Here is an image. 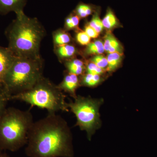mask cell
<instances>
[{"mask_svg": "<svg viewBox=\"0 0 157 157\" xmlns=\"http://www.w3.org/2000/svg\"><path fill=\"white\" fill-rule=\"evenodd\" d=\"M29 157H71L72 136L66 121L56 113L34 122L25 149Z\"/></svg>", "mask_w": 157, "mask_h": 157, "instance_id": "1", "label": "cell"}, {"mask_svg": "<svg viewBox=\"0 0 157 157\" xmlns=\"http://www.w3.org/2000/svg\"><path fill=\"white\" fill-rule=\"evenodd\" d=\"M16 18L6 31L9 48L16 56H40V45L45 30L36 18L29 17L24 11L15 13Z\"/></svg>", "mask_w": 157, "mask_h": 157, "instance_id": "2", "label": "cell"}, {"mask_svg": "<svg viewBox=\"0 0 157 157\" xmlns=\"http://www.w3.org/2000/svg\"><path fill=\"white\" fill-rule=\"evenodd\" d=\"M33 123L29 110L6 108L0 117V151H16L26 145Z\"/></svg>", "mask_w": 157, "mask_h": 157, "instance_id": "3", "label": "cell"}, {"mask_svg": "<svg viewBox=\"0 0 157 157\" xmlns=\"http://www.w3.org/2000/svg\"><path fill=\"white\" fill-rule=\"evenodd\" d=\"M44 63L41 56L16 57L3 79L2 87L9 98L30 89L43 77Z\"/></svg>", "mask_w": 157, "mask_h": 157, "instance_id": "4", "label": "cell"}, {"mask_svg": "<svg viewBox=\"0 0 157 157\" xmlns=\"http://www.w3.org/2000/svg\"><path fill=\"white\" fill-rule=\"evenodd\" d=\"M66 98L57 86L43 76L30 89L11 96L9 101H23L32 106L47 109L49 113H56L59 111H69Z\"/></svg>", "mask_w": 157, "mask_h": 157, "instance_id": "5", "label": "cell"}, {"mask_svg": "<svg viewBox=\"0 0 157 157\" xmlns=\"http://www.w3.org/2000/svg\"><path fill=\"white\" fill-rule=\"evenodd\" d=\"M103 101L77 96L73 102L68 103L69 109L76 118V125L86 131L89 140L101 126L99 108Z\"/></svg>", "mask_w": 157, "mask_h": 157, "instance_id": "6", "label": "cell"}, {"mask_svg": "<svg viewBox=\"0 0 157 157\" xmlns=\"http://www.w3.org/2000/svg\"><path fill=\"white\" fill-rule=\"evenodd\" d=\"M80 85V80L78 76L68 73L65 75L63 81L57 86L59 89L63 92L68 93L74 99L77 97L76 90Z\"/></svg>", "mask_w": 157, "mask_h": 157, "instance_id": "7", "label": "cell"}, {"mask_svg": "<svg viewBox=\"0 0 157 157\" xmlns=\"http://www.w3.org/2000/svg\"><path fill=\"white\" fill-rule=\"evenodd\" d=\"M16 57L8 47L0 46V82L2 84L6 73L11 67Z\"/></svg>", "mask_w": 157, "mask_h": 157, "instance_id": "8", "label": "cell"}, {"mask_svg": "<svg viewBox=\"0 0 157 157\" xmlns=\"http://www.w3.org/2000/svg\"><path fill=\"white\" fill-rule=\"evenodd\" d=\"M26 2L27 0H0V13L7 14L23 11Z\"/></svg>", "mask_w": 157, "mask_h": 157, "instance_id": "9", "label": "cell"}, {"mask_svg": "<svg viewBox=\"0 0 157 157\" xmlns=\"http://www.w3.org/2000/svg\"><path fill=\"white\" fill-rule=\"evenodd\" d=\"M104 45V50L108 53L117 52L123 55L122 46L110 32H107L105 35Z\"/></svg>", "mask_w": 157, "mask_h": 157, "instance_id": "10", "label": "cell"}, {"mask_svg": "<svg viewBox=\"0 0 157 157\" xmlns=\"http://www.w3.org/2000/svg\"><path fill=\"white\" fill-rule=\"evenodd\" d=\"M66 67L69 73L78 76L83 75L86 70V66L84 63L81 60L78 59L67 62Z\"/></svg>", "mask_w": 157, "mask_h": 157, "instance_id": "11", "label": "cell"}, {"mask_svg": "<svg viewBox=\"0 0 157 157\" xmlns=\"http://www.w3.org/2000/svg\"><path fill=\"white\" fill-rule=\"evenodd\" d=\"M122 56L123 55L117 52L108 53L107 57L108 61L107 71L109 72H113L116 70L121 63Z\"/></svg>", "mask_w": 157, "mask_h": 157, "instance_id": "12", "label": "cell"}, {"mask_svg": "<svg viewBox=\"0 0 157 157\" xmlns=\"http://www.w3.org/2000/svg\"><path fill=\"white\" fill-rule=\"evenodd\" d=\"M101 76L87 73L83 74L80 80V84L87 87H94L101 82L102 78Z\"/></svg>", "mask_w": 157, "mask_h": 157, "instance_id": "13", "label": "cell"}, {"mask_svg": "<svg viewBox=\"0 0 157 157\" xmlns=\"http://www.w3.org/2000/svg\"><path fill=\"white\" fill-rule=\"evenodd\" d=\"M56 47V53L59 57L60 58L65 59L71 57L76 52V48L75 46L68 44Z\"/></svg>", "mask_w": 157, "mask_h": 157, "instance_id": "14", "label": "cell"}, {"mask_svg": "<svg viewBox=\"0 0 157 157\" xmlns=\"http://www.w3.org/2000/svg\"><path fill=\"white\" fill-rule=\"evenodd\" d=\"M104 43L101 40L90 42L86 46L85 52L86 55H101L104 52Z\"/></svg>", "mask_w": 157, "mask_h": 157, "instance_id": "15", "label": "cell"}, {"mask_svg": "<svg viewBox=\"0 0 157 157\" xmlns=\"http://www.w3.org/2000/svg\"><path fill=\"white\" fill-rule=\"evenodd\" d=\"M102 23L104 28L108 29L113 28L117 24V18L114 12L110 8L107 9L106 15L102 20Z\"/></svg>", "mask_w": 157, "mask_h": 157, "instance_id": "16", "label": "cell"}, {"mask_svg": "<svg viewBox=\"0 0 157 157\" xmlns=\"http://www.w3.org/2000/svg\"><path fill=\"white\" fill-rule=\"evenodd\" d=\"M53 40L56 46L69 44L71 41L70 35L64 31H56L53 35Z\"/></svg>", "mask_w": 157, "mask_h": 157, "instance_id": "17", "label": "cell"}, {"mask_svg": "<svg viewBox=\"0 0 157 157\" xmlns=\"http://www.w3.org/2000/svg\"><path fill=\"white\" fill-rule=\"evenodd\" d=\"M94 8L91 5L80 3L76 7L75 13L79 17L85 18L92 14Z\"/></svg>", "mask_w": 157, "mask_h": 157, "instance_id": "18", "label": "cell"}, {"mask_svg": "<svg viewBox=\"0 0 157 157\" xmlns=\"http://www.w3.org/2000/svg\"><path fill=\"white\" fill-rule=\"evenodd\" d=\"M88 25L99 34L103 31L104 27L100 17L99 10L96 11Z\"/></svg>", "mask_w": 157, "mask_h": 157, "instance_id": "19", "label": "cell"}, {"mask_svg": "<svg viewBox=\"0 0 157 157\" xmlns=\"http://www.w3.org/2000/svg\"><path fill=\"white\" fill-rule=\"evenodd\" d=\"M90 62L95 64L97 66L103 70H107L108 67V61L107 58L101 55H97L91 59Z\"/></svg>", "mask_w": 157, "mask_h": 157, "instance_id": "20", "label": "cell"}, {"mask_svg": "<svg viewBox=\"0 0 157 157\" xmlns=\"http://www.w3.org/2000/svg\"><path fill=\"white\" fill-rule=\"evenodd\" d=\"M80 17L76 14H71L67 17L65 21L66 28L71 29L76 28L78 27Z\"/></svg>", "mask_w": 157, "mask_h": 157, "instance_id": "21", "label": "cell"}, {"mask_svg": "<svg viewBox=\"0 0 157 157\" xmlns=\"http://www.w3.org/2000/svg\"><path fill=\"white\" fill-rule=\"evenodd\" d=\"M86 73L94 75H101L104 72V70L99 67L95 64L91 62H90L86 66Z\"/></svg>", "mask_w": 157, "mask_h": 157, "instance_id": "22", "label": "cell"}, {"mask_svg": "<svg viewBox=\"0 0 157 157\" xmlns=\"http://www.w3.org/2000/svg\"><path fill=\"white\" fill-rule=\"evenodd\" d=\"M9 101V97L3 90L2 86L0 88V117L5 111L7 102Z\"/></svg>", "mask_w": 157, "mask_h": 157, "instance_id": "23", "label": "cell"}, {"mask_svg": "<svg viewBox=\"0 0 157 157\" xmlns=\"http://www.w3.org/2000/svg\"><path fill=\"white\" fill-rule=\"evenodd\" d=\"M76 40L82 45H87L90 42L91 38L84 31L79 32L76 35Z\"/></svg>", "mask_w": 157, "mask_h": 157, "instance_id": "24", "label": "cell"}, {"mask_svg": "<svg viewBox=\"0 0 157 157\" xmlns=\"http://www.w3.org/2000/svg\"><path fill=\"white\" fill-rule=\"evenodd\" d=\"M84 32L90 38H97L99 36V34L89 25L86 26Z\"/></svg>", "mask_w": 157, "mask_h": 157, "instance_id": "25", "label": "cell"}, {"mask_svg": "<svg viewBox=\"0 0 157 157\" xmlns=\"http://www.w3.org/2000/svg\"><path fill=\"white\" fill-rule=\"evenodd\" d=\"M0 157H10L9 155L5 152H3L2 151H0Z\"/></svg>", "mask_w": 157, "mask_h": 157, "instance_id": "26", "label": "cell"}, {"mask_svg": "<svg viewBox=\"0 0 157 157\" xmlns=\"http://www.w3.org/2000/svg\"><path fill=\"white\" fill-rule=\"evenodd\" d=\"M2 86V83H1V82H0V88H1Z\"/></svg>", "mask_w": 157, "mask_h": 157, "instance_id": "27", "label": "cell"}]
</instances>
